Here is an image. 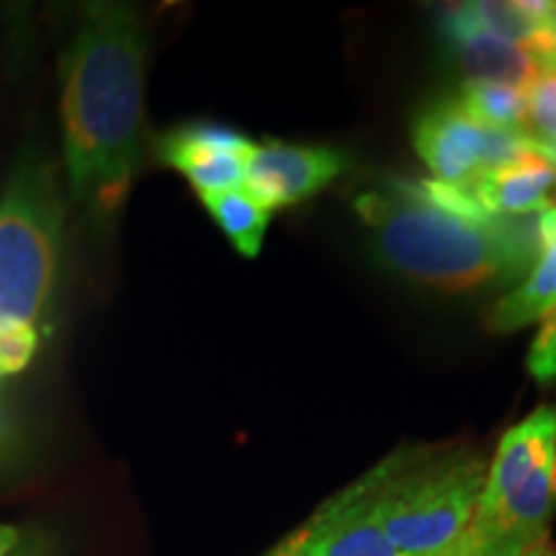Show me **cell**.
I'll return each instance as SVG.
<instances>
[{"label": "cell", "instance_id": "1", "mask_svg": "<svg viewBox=\"0 0 556 556\" xmlns=\"http://www.w3.org/2000/svg\"><path fill=\"white\" fill-rule=\"evenodd\" d=\"M144 60L135 5H83L62 54V129L70 191L96 217L119 212L142 163Z\"/></svg>", "mask_w": 556, "mask_h": 556}, {"label": "cell", "instance_id": "2", "mask_svg": "<svg viewBox=\"0 0 556 556\" xmlns=\"http://www.w3.org/2000/svg\"><path fill=\"white\" fill-rule=\"evenodd\" d=\"M353 208L389 270L446 294L518 287L546 242L541 212L471 217L438 201L426 180L387 178Z\"/></svg>", "mask_w": 556, "mask_h": 556}, {"label": "cell", "instance_id": "3", "mask_svg": "<svg viewBox=\"0 0 556 556\" xmlns=\"http://www.w3.org/2000/svg\"><path fill=\"white\" fill-rule=\"evenodd\" d=\"M486 458L469 446H400L358 479L400 556H451L482 497Z\"/></svg>", "mask_w": 556, "mask_h": 556}, {"label": "cell", "instance_id": "4", "mask_svg": "<svg viewBox=\"0 0 556 556\" xmlns=\"http://www.w3.org/2000/svg\"><path fill=\"white\" fill-rule=\"evenodd\" d=\"M556 409L541 405L505 430L486 464L482 497L451 556H482L539 544L554 518L552 458Z\"/></svg>", "mask_w": 556, "mask_h": 556}, {"label": "cell", "instance_id": "5", "mask_svg": "<svg viewBox=\"0 0 556 556\" xmlns=\"http://www.w3.org/2000/svg\"><path fill=\"white\" fill-rule=\"evenodd\" d=\"M62 214L54 168L41 157H26L0 199V325H31L50 302Z\"/></svg>", "mask_w": 556, "mask_h": 556}, {"label": "cell", "instance_id": "6", "mask_svg": "<svg viewBox=\"0 0 556 556\" xmlns=\"http://www.w3.org/2000/svg\"><path fill=\"white\" fill-rule=\"evenodd\" d=\"M413 144L433 180L446 186H464L536 150L531 131L482 127L464 111L458 96L428 103L415 116Z\"/></svg>", "mask_w": 556, "mask_h": 556}, {"label": "cell", "instance_id": "7", "mask_svg": "<svg viewBox=\"0 0 556 556\" xmlns=\"http://www.w3.org/2000/svg\"><path fill=\"white\" fill-rule=\"evenodd\" d=\"M263 556H400L374 523L356 479L325 500L302 526Z\"/></svg>", "mask_w": 556, "mask_h": 556}, {"label": "cell", "instance_id": "8", "mask_svg": "<svg viewBox=\"0 0 556 556\" xmlns=\"http://www.w3.org/2000/svg\"><path fill=\"white\" fill-rule=\"evenodd\" d=\"M348 168L343 152L281 139L255 142L245 163V189L268 212L307 201Z\"/></svg>", "mask_w": 556, "mask_h": 556}, {"label": "cell", "instance_id": "9", "mask_svg": "<svg viewBox=\"0 0 556 556\" xmlns=\"http://www.w3.org/2000/svg\"><path fill=\"white\" fill-rule=\"evenodd\" d=\"M255 142L219 124H186L157 139V157L189 178L201 199L245 186V163Z\"/></svg>", "mask_w": 556, "mask_h": 556}, {"label": "cell", "instance_id": "10", "mask_svg": "<svg viewBox=\"0 0 556 556\" xmlns=\"http://www.w3.org/2000/svg\"><path fill=\"white\" fill-rule=\"evenodd\" d=\"M441 31L467 80L500 83V86L528 90L544 67L533 52L467 24L454 11V5L443 11Z\"/></svg>", "mask_w": 556, "mask_h": 556}, {"label": "cell", "instance_id": "11", "mask_svg": "<svg viewBox=\"0 0 556 556\" xmlns=\"http://www.w3.org/2000/svg\"><path fill=\"white\" fill-rule=\"evenodd\" d=\"M477 206L490 217H520V214L544 212L556 197V168L536 150L518 163L484 173L462 186Z\"/></svg>", "mask_w": 556, "mask_h": 556}, {"label": "cell", "instance_id": "12", "mask_svg": "<svg viewBox=\"0 0 556 556\" xmlns=\"http://www.w3.org/2000/svg\"><path fill=\"white\" fill-rule=\"evenodd\" d=\"M544 217V250L533 263L531 274L518 283L510 294H505L486 315V330L495 336H510L544 323L556 309V204L541 212Z\"/></svg>", "mask_w": 556, "mask_h": 556}, {"label": "cell", "instance_id": "13", "mask_svg": "<svg viewBox=\"0 0 556 556\" xmlns=\"http://www.w3.org/2000/svg\"><path fill=\"white\" fill-rule=\"evenodd\" d=\"M201 201L242 258H255L261 253L270 222L266 206L258 204L245 189L214 193V197H204Z\"/></svg>", "mask_w": 556, "mask_h": 556}, {"label": "cell", "instance_id": "14", "mask_svg": "<svg viewBox=\"0 0 556 556\" xmlns=\"http://www.w3.org/2000/svg\"><path fill=\"white\" fill-rule=\"evenodd\" d=\"M458 101L486 129L528 131V93L500 83H464Z\"/></svg>", "mask_w": 556, "mask_h": 556}, {"label": "cell", "instance_id": "15", "mask_svg": "<svg viewBox=\"0 0 556 556\" xmlns=\"http://www.w3.org/2000/svg\"><path fill=\"white\" fill-rule=\"evenodd\" d=\"M528 93V131L539 142H556V67H541Z\"/></svg>", "mask_w": 556, "mask_h": 556}, {"label": "cell", "instance_id": "16", "mask_svg": "<svg viewBox=\"0 0 556 556\" xmlns=\"http://www.w3.org/2000/svg\"><path fill=\"white\" fill-rule=\"evenodd\" d=\"M37 343L39 338L34 325H0V379L24 371L37 353Z\"/></svg>", "mask_w": 556, "mask_h": 556}, {"label": "cell", "instance_id": "17", "mask_svg": "<svg viewBox=\"0 0 556 556\" xmlns=\"http://www.w3.org/2000/svg\"><path fill=\"white\" fill-rule=\"evenodd\" d=\"M526 368L539 384L556 381V309L541 323L539 336L533 338L531 351H528Z\"/></svg>", "mask_w": 556, "mask_h": 556}, {"label": "cell", "instance_id": "18", "mask_svg": "<svg viewBox=\"0 0 556 556\" xmlns=\"http://www.w3.org/2000/svg\"><path fill=\"white\" fill-rule=\"evenodd\" d=\"M0 556H45V548L37 541L26 539L16 528L0 526Z\"/></svg>", "mask_w": 556, "mask_h": 556}, {"label": "cell", "instance_id": "19", "mask_svg": "<svg viewBox=\"0 0 556 556\" xmlns=\"http://www.w3.org/2000/svg\"><path fill=\"white\" fill-rule=\"evenodd\" d=\"M482 556H556V544L552 541H539V544L520 546V548H507V552H495V554H482Z\"/></svg>", "mask_w": 556, "mask_h": 556}, {"label": "cell", "instance_id": "20", "mask_svg": "<svg viewBox=\"0 0 556 556\" xmlns=\"http://www.w3.org/2000/svg\"><path fill=\"white\" fill-rule=\"evenodd\" d=\"M11 446V422L5 420L3 407H0V454H5V448Z\"/></svg>", "mask_w": 556, "mask_h": 556}, {"label": "cell", "instance_id": "21", "mask_svg": "<svg viewBox=\"0 0 556 556\" xmlns=\"http://www.w3.org/2000/svg\"><path fill=\"white\" fill-rule=\"evenodd\" d=\"M552 495H554V513H556V435H554V458H552Z\"/></svg>", "mask_w": 556, "mask_h": 556}]
</instances>
